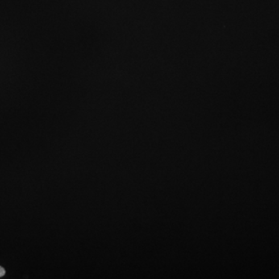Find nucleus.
Wrapping results in <instances>:
<instances>
[{"instance_id": "f257e3e1", "label": "nucleus", "mask_w": 279, "mask_h": 279, "mask_svg": "<svg viewBox=\"0 0 279 279\" xmlns=\"http://www.w3.org/2000/svg\"><path fill=\"white\" fill-rule=\"evenodd\" d=\"M5 274H6V271H5V269H4L2 267L0 266V278L5 276Z\"/></svg>"}]
</instances>
